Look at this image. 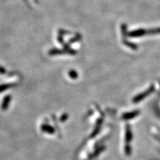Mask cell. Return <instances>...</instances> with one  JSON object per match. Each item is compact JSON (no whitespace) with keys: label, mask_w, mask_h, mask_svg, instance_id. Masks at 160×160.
Instances as JSON below:
<instances>
[{"label":"cell","mask_w":160,"mask_h":160,"mask_svg":"<svg viewBox=\"0 0 160 160\" xmlns=\"http://www.w3.org/2000/svg\"><path fill=\"white\" fill-rule=\"evenodd\" d=\"M132 132H131L130 126L128 125V126H127V127H126L125 140H126V141H127V142L129 143L130 141L132 140Z\"/></svg>","instance_id":"cell-1"},{"label":"cell","mask_w":160,"mask_h":160,"mask_svg":"<svg viewBox=\"0 0 160 160\" xmlns=\"http://www.w3.org/2000/svg\"><path fill=\"white\" fill-rule=\"evenodd\" d=\"M138 114L137 112H134V113H129V114H125L123 116V118L125 119H130L133 118H134L135 116H136Z\"/></svg>","instance_id":"cell-2"},{"label":"cell","mask_w":160,"mask_h":160,"mask_svg":"<svg viewBox=\"0 0 160 160\" xmlns=\"http://www.w3.org/2000/svg\"><path fill=\"white\" fill-rule=\"evenodd\" d=\"M125 152L127 155H130L131 152H132V150H131V148L129 145H127L125 147Z\"/></svg>","instance_id":"cell-3"}]
</instances>
